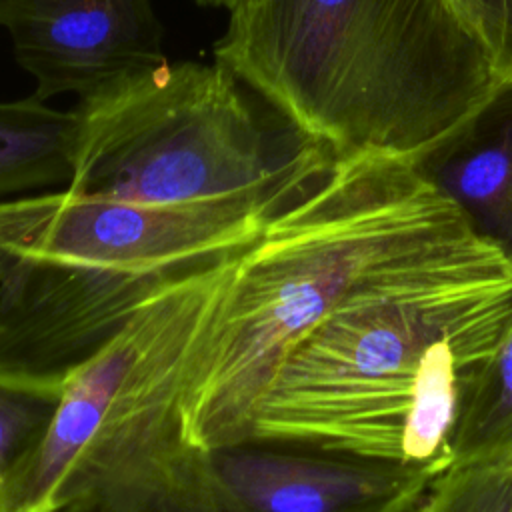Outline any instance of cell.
Instances as JSON below:
<instances>
[{
  "mask_svg": "<svg viewBox=\"0 0 512 512\" xmlns=\"http://www.w3.org/2000/svg\"><path fill=\"white\" fill-rule=\"evenodd\" d=\"M62 390L0 382V482L38 442Z\"/></svg>",
  "mask_w": 512,
  "mask_h": 512,
  "instance_id": "cell-14",
  "label": "cell"
},
{
  "mask_svg": "<svg viewBox=\"0 0 512 512\" xmlns=\"http://www.w3.org/2000/svg\"><path fill=\"white\" fill-rule=\"evenodd\" d=\"M484 46L498 80L512 78V0H452Z\"/></svg>",
  "mask_w": 512,
  "mask_h": 512,
  "instance_id": "cell-15",
  "label": "cell"
},
{
  "mask_svg": "<svg viewBox=\"0 0 512 512\" xmlns=\"http://www.w3.org/2000/svg\"><path fill=\"white\" fill-rule=\"evenodd\" d=\"M410 512H512V458L450 464Z\"/></svg>",
  "mask_w": 512,
  "mask_h": 512,
  "instance_id": "cell-13",
  "label": "cell"
},
{
  "mask_svg": "<svg viewBox=\"0 0 512 512\" xmlns=\"http://www.w3.org/2000/svg\"><path fill=\"white\" fill-rule=\"evenodd\" d=\"M494 284H512L510 260L408 156L338 154L234 252L184 372V440L208 450L250 438L280 360L342 306Z\"/></svg>",
  "mask_w": 512,
  "mask_h": 512,
  "instance_id": "cell-1",
  "label": "cell"
},
{
  "mask_svg": "<svg viewBox=\"0 0 512 512\" xmlns=\"http://www.w3.org/2000/svg\"><path fill=\"white\" fill-rule=\"evenodd\" d=\"M74 110L66 190L82 196L204 200L270 186L342 154L274 106H254L220 62H166Z\"/></svg>",
  "mask_w": 512,
  "mask_h": 512,
  "instance_id": "cell-4",
  "label": "cell"
},
{
  "mask_svg": "<svg viewBox=\"0 0 512 512\" xmlns=\"http://www.w3.org/2000/svg\"><path fill=\"white\" fill-rule=\"evenodd\" d=\"M330 164L270 186L190 202L82 196L66 188L22 196L0 202V250L122 274L178 270L252 244Z\"/></svg>",
  "mask_w": 512,
  "mask_h": 512,
  "instance_id": "cell-6",
  "label": "cell"
},
{
  "mask_svg": "<svg viewBox=\"0 0 512 512\" xmlns=\"http://www.w3.org/2000/svg\"><path fill=\"white\" fill-rule=\"evenodd\" d=\"M512 326V284L358 300L280 360L252 436L438 472L460 390Z\"/></svg>",
  "mask_w": 512,
  "mask_h": 512,
  "instance_id": "cell-3",
  "label": "cell"
},
{
  "mask_svg": "<svg viewBox=\"0 0 512 512\" xmlns=\"http://www.w3.org/2000/svg\"><path fill=\"white\" fill-rule=\"evenodd\" d=\"M232 256L182 268L140 306L134 356L54 512H200V450L184 440L180 396Z\"/></svg>",
  "mask_w": 512,
  "mask_h": 512,
  "instance_id": "cell-5",
  "label": "cell"
},
{
  "mask_svg": "<svg viewBox=\"0 0 512 512\" xmlns=\"http://www.w3.org/2000/svg\"><path fill=\"white\" fill-rule=\"evenodd\" d=\"M450 464L512 458V326L460 390Z\"/></svg>",
  "mask_w": 512,
  "mask_h": 512,
  "instance_id": "cell-12",
  "label": "cell"
},
{
  "mask_svg": "<svg viewBox=\"0 0 512 512\" xmlns=\"http://www.w3.org/2000/svg\"><path fill=\"white\" fill-rule=\"evenodd\" d=\"M440 472L246 438L200 450L206 512H410Z\"/></svg>",
  "mask_w": 512,
  "mask_h": 512,
  "instance_id": "cell-8",
  "label": "cell"
},
{
  "mask_svg": "<svg viewBox=\"0 0 512 512\" xmlns=\"http://www.w3.org/2000/svg\"><path fill=\"white\" fill-rule=\"evenodd\" d=\"M410 160L512 264V78Z\"/></svg>",
  "mask_w": 512,
  "mask_h": 512,
  "instance_id": "cell-10",
  "label": "cell"
},
{
  "mask_svg": "<svg viewBox=\"0 0 512 512\" xmlns=\"http://www.w3.org/2000/svg\"><path fill=\"white\" fill-rule=\"evenodd\" d=\"M76 128V110L50 108L36 96L0 102V202L66 188Z\"/></svg>",
  "mask_w": 512,
  "mask_h": 512,
  "instance_id": "cell-11",
  "label": "cell"
},
{
  "mask_svg": "<svg viewBox=\"0 0 512 512\" xmlns=\"http://www.w3.org/2000/svg\"><path fill=\"white\" fill-rule=\"evenodd\" d=\"M4 258H6V252L0 250V270H2V264H4Z\"/></svg>",
  "mask_w": 512,
  "mask_h": 512,
  "instance_id": "cell-17",
  "label": "cell"
},
{
  "mask_svg": "<svg viewBox=\"0 0 512 512\" xmlns=\"http://www.w3.org/2000/svg\"><path fill=\"white\" fill-rule=\"evenodd\" d=\"M196 4L200 6H208V8H228V10H234L236 6L244 4V2H250V0H194Z\"/></svg>",
  "mask_w": 512,
  "mask_h": 512,
  "instance_id": "cell-16",
  "label": "cell"
},
{
  "mask_svg": "<svg viewBox=\"0 0 512 512\" xmlns=\"http://www.w3.org/2000/svg\"><path fill=\"white\" fill-rule=\"evenodd\" d=\"M0 26L42 102L88 100L166 64L150 0H0Z\"/></svg>",
  "mask_w": 512,
  "mask_h": 512,
  "instance_id": "cell-9",
  "label": "cell"
},
{
  "mask_svg": "<svg viewBox=\"0 0 512 512\" xmlns=\"http://www.w3.org/2000/svg\"><path fill=\"white\" fill-rule=\"evenodd\" d=\"M180 270L122 274L6 254L0 270V382L62 390L68 376Z\"/></svg>",
  "mask_w": 512,
  "mask_h": 512,
  "instance_id": "cell-7",
  "label": "cell"
},
{
  "mask_svg": "<svg viewBox=\"0 0 512 512\" xmlns=\"http://www.w3.org/2000/svg\"><path fill=\"white\" fill-rule=\"evenodd\" d=\"M214 58L342 154L412 158L498 82L452 0H250Z\"/></svg>",
  "mask_w": 512,
  "mask_h": 512,
  "instance_id": "cell-2",
  "label": "cell"
}]
</instances>
